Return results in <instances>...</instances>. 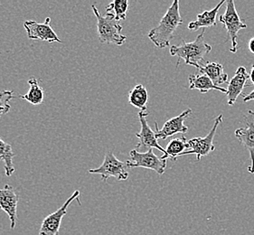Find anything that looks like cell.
Wrapping results in <instances>:
<instances>
[{
	"label": "cell",
	"instance_id": "1",
	"mask_svg": "<svg viewBox=\"0 0 254 235\" xmlns=\"http://www.w3.org/2000/svg\"><path fill=\"white\" fill-rule=\"evenodd\" d=\"M182 24L183 18L180 14L179 1L175 0L163 15L158 26L151 29L147 36L158 48H166L169 46L178 26Z\"/></svg>",
	"mask_w": 254,
	"mask_h": 235
},
{
	"label": "cell",
	"instance_id": "2",
	"mask_svg": "<svg viewBox=\"0 0 254 235\" xmlns=\"http://www.w3.org/2000/svg\"><path fill=\"white\" fill-rule=\"evenodd\" d=\"M212 50V46L204 42V31L199 35L193 42H186L182 40L179 46L170 47V55L178 57V65L180 59H183L186 64L196 67L197 69L204 63V57Z\"/></svg>",
	"mask_w": 254,
	"mask_h": 235
},
{
	"label": "cell",
	"instance_id": "3",
	"mask_svg": "<svg viewBox=\"0 0 254 235\" xmlns=\"http://www.w3.org/2000/svg\"><path fill=\"white\" fill-rule=\"evenodd\" d=\"M92 12L97 19V33L102 44L122 46L127 36L122 35V26L112 14L101 15L96 5H92Z\"/></svg>",
	"mask_w": 254,
	"mask_h": 235
},
{
	"label": "cell",
	"instance_id": "4",
	"mask_svg": "<svg viewBox=\"0 0 254 235\" xmlns=\"http://www.w3.org/2000/svg\"><path fill=\"white\" fill-rule=\"evenodd\" d=\"M219 22L224 25L226 28L227 36L232 45L230 51L235 54L238 50V33L240 30L247 28V25L241 19L234 1L228 0L226 2V8L224 14L219 16Z\"/></svg>",
	"mask_w": 254,
	"mask_h": 235
},
{
	"label": "cell",
	"instance_id": "5",
	"mask_svg": "<svg viewBox=\"0 0 254 235\" xmlns=\"http://www.w3.org/2000/svg\"><path fill=\"white\" fill-rule=\"evenodd\" d=\"M223 123V114H220L217 118L214 119V126L210 132L203 138H191L188 141V149L182 154L178 156V158L183 157L186 155H195L196 156V161H200L202 157L208 156L211 152L214 151L215 147L214 145V138L219 125Z\"/></svg>",
	"mask_w": 254,
	"mask_h": 235
},
{
	"label": "cell",
	"instance_id": "6",
	"mask_svg": "<svg viewBox=\"0 0 254 235\" xmlns=\"http://www.w3.org/2000/svg\"><path fill=\"white\" fill-rule=\"evenodd\" d=\"M127 162H122L116 158L112 151H109L104 157L103 163L97 169H90V174L100 175L103 182L110 177H115L119 181H126L128 178Z\"/></svg>",
	"mask_w": 254,
	"mask_h": 235
},
{
	"label": "cell",
	"instance_id": "7",
	"mask_svg": "<svg viewBox=\"0 0 254 235\" xmlns=\"http://www.w3.org/2000/svg\"><path fill=\"white\" fill-rule=\"evenodd\" d=\"M130 160L126 161L128 169L142 168L151 169L158 175H163L167 169V160H163L154 153L153 149H149L147 152L141 153L136 149H132L129 152Z\"/></svg>",
	"mask_w": 254,
	"mask_h": 235
},
{
	"label": "cell",
	"instance_id": "8",
	"mask_svg": "<svg viewBox=\"0 0 254 235\" xmlns=\"http://www.w3.org/2000/svg\"><path fill=\"white\" fill-rule=\"evenodd\" d=\"M79 197H80V191L76 190L73 192V194H71V196L67 199L66 202L62 205L59 209H57L56 212L47 215L42 222L40 230H39V235H59L62 221H63V218L66 215L67 209H68L69 205H71L74 200H77L78 204L81 205Z\"/></svg>",
	"mask_w": 254,
	"mask_h": 235
},
{
	"label": "cell",
	"instance_id": "9",
	"mask_svg": "<svg viewBox=\"0 0 254 235\" xmlns=\"http://www.w3.org/2000/svg\"><path fill=\"white\" fill-rule=\"evenodd\" d=\"M149 113L147 112H139L137 116L140 122V132L136 134L138 138V143L136 146V150L141 153L147 152L149 149L157 148L159 151L165 153V148H162L158 142L156 132L147 124V116Z\"/></svg>",
	"mask_w": 254,
	"mask_h": 235
},
{
	"label": "cell",
	"instance_id": "10",
	"mask_svg": "<svg viewBox=\"0 0 254 235\" xmlns=\"http://www.w3.org/2000/svg\"><path fill=\"white\" fill-rule=\"evenodd\" d=\"M246 127L237 128L235 130V137L238 138L241 145H243L250 153L251 165L248 167L250 174H254V112L249 110L244 115Z\"/></svg>",
	"mask_w": 254,
	"mask_h": 235
},
{
	"label": "cell",
	"instance_id": "11",
	"mask_svg": "<svg viewBox=\"0 0 254 235\" xmlns=\"http://www.w3.org/2000/svg\"><path fill=\"white\" fill-rule=\"evenodd\" d=\"M51 18L46 17L44 23H37L36 21L28 20L24 23L28 38L31 40L48 42V43H62L59 36L56 35L51 25Z\"/></svg>",
	"mask_w": 254,
	"mask_h": 235
},
{
	"label": "cell",
	"instance_id": "12",
	"mask_svg": "<svg viewBox=\"0 0 254 235\" xmlns=\"http://www.w3.org/2000/svg\"><path fill=\"white\" fill-rule=\"evenodd\" d=\"M191 109H187L185 112L179 114L177 117L172 118L166 121L162 128H158V122H155L156 136L158 139L166 140L167 138L172 137L176 134H186L188 133V128L185 125V120L192 114Z\"/></svg>",
	"mask_w": 254,
	"mask_h": 235
},
{
	"label": "cell",
	"instance_id": "13",
	"mask_svg": "<svg viewBox=\"0 0 254 235\" xmlns=\"http://www.w3.org/2000/svg\"><path fill=\"white\" fill-rule=\"evenodd\" d=\"M19 196L15 193V190L9 184H5L3 188H0V210L4 211L10 220V228L15 229L17 221V205Z\"/></svg>",
	"mask_w": 254,
	"mask_h": 235
},
{
	"label": "cell",
	"instance_id": "14",
	"mask_svg": "<svg viewBox=\"0 0 254 235\" xmlns=\"http://www.w3.org/2000/svg\"><path fill=\"white\" fill-rule=\"evenodd\" d=\"M250 80V75L246 68L244 66H240L232 80L228 82L227 88V99H228L229 105H234L237 99L243 94L244 89L248 86V82Z\"/></svg>",
	"mask_w": 254,
	"mask_h": 235
},
{
	"label": "cell",
	"instance_id": "15",
	"mask_svg": "<svg viewBox=\"0 0 254 235\" xmlns=\"http://www.w3.org/2000/svg\"><path fill=\"white\" fill-rule=\"evenodd\" d=\"M225 1L223 0L218 3L212 10L203 11V13L197 15L196 20L192 21L188 24V29L191 31H197L200 28H207L216 26V17L219 10L224 5Z\"/></svg>",
	"mask_w": 254,
	"mask_h": 235
},
{
	"label": "cell",
	"instance_id": "16",
	"mask_svg": "<svg viewBox=\"0 0 254 235\" xmlns=\"http://www.w3.org/2000/svg\"><path fill=\"white\" fill-rule=\"evenodd\" d=\"M199 72L205 74L216 86L228 83V74L224 72V66L215 61H207L198 69Z\"/></svg>",
	"mask_w": 254,
	"mask_h": 235
},
{
	"label": "cell",
	"instance_id": "17",
	"mask_svg": "<svg viewBox=\"0 0 254 235\" xmlns=\"http://www.w3.org/2000/svg\"><path fill=\"white\" fill-rule=\"evenodd\" d=\"M188 81H189V88L191 90H198L199 92L203 94H205L209 91H212V90L219 91L223 93L227 92L226 89L216 86L214 82L209 79L208 77L201 72L189 75Z\"/></svg>",
	"mask_w": 254,
	"mask_h": 235
},
{
	"label": "cell",
	"instance_id": "18",
	"mask_svg": "<svg viewBox=\"0 0 254 235\" xmlns=\"http://www.w3.org/2000/svg\"><path fill=\"white\" fill-rule=\"evenodd\" d=\"M29 91L26 92L25 95L19 96L18 99L26 100V102L33 104V105H40L44 103L45 100V91L40 86V81L36 77H31L28 80Z\"/></svg>",
	"mask_w": 254,
	"mask_h": 235
},
{
	"label": "cell",
	"instance_id": "19",
	"mask_svg": "<svg viewBox=\"0 0 254 235\" xmlns=\"http://www.w3.org/2000/svg\"><path fill=\"white\" fill-rule=\"evenodd\" d=\"M149 99L148 92L142 84H137L128 93V103L140 112H147V104Z\"/></svg>",
	"mask_w": 254,
	"mask_h": 235
},
{
	"label": "cell",
	"instance_id": "20",
	"mask_svg": "<svg viewBox=\"0 0 254 235\" xmlns=\"http://www.w3.org/2000/svg\"><path fill=\"white\" fill-rule=\"evenodd\" d=\"M187 148L188 141L184 136L180 138H174L168 144L167 148H165V153L163 154L161 159L167 160L171 159L173 161H176L178 159V156L185 152Z\"/></svg>",
	"mask_w": 254,
	"mask_h": 235
},
{
	"label": "cell",
	"instance_id": "21",
	"mask_svg": "<svg viewBox=\"0 0 254 235\" xmlns=\"http://www.w3.org/2000/svg\"><path fill=\"white\" fill-rule=\"evenodd\" d=\"M15 157V153L10 144L5 143V141L0 138V160L4 161L5 163V173L7 176H11L15 172V167L13 159Z\"/></svg>",
	"mask_w": 254,
	"mask_h": 235
},
{
	"label": "cell",
	"instance_id": "22",
	"mask_svg": "<svg viewBox=\"0 0 254 235\" xmlns=\"http://www.w3.org/2000/svg\"><path fill=\"white\" fill-rule=\"evenodd\" d=\"M127 0H114L106 7L108 14H112L117 21L125 20L128 10Z\"/></svg>",
	"mask_w": 254,
	"mask_h": 235
},
{
	"label": "cell",
	"instance_id": "23",
	"mask_svg": "<svg viewBox=\"0 0 254 235\" xmlns=\"http://www.w3.org/2000/svg\"><path fill=\"white\" fill-rule=\"evenodd\" d=\"M13 91H0V118L6 113H9L11 106L10 103L12 99H15Z\"/></svg>",
	"mask_w": 254,
	"mask_h": 235
},
{
	"label": "cell",
	"instance_id": "24",
	"mask_svg": "<svg viewBox=\"0 0 254 235\" xmlns=\"http://www.w3.org/2000/svg\"><path fill=\"white\" fill-rule=\"evenodd\" d=\"M254 101V90L252 92H250L249 94L244 95V103H248V102H252Z\"/></svg>",
	"mask_w": 254,
	"mask_h": 235
},
{
	"label": "cell",
	"instance_id": "25",
	"mask_svg": "<svg viewBox=\"0 0 254 235\" xmlns=\"http://www.w3.org/2000/svg\"><path fill=\"white\" fill-rule=\"evenodd\" d=\"M248 49L252 54L254 55V36L253 38H251L248 42Z\"/></svg>",
	"mask_w": 254,
	"mask_h": 235
},
{
	"label": "cell",
	"instance_id": "26",
	"mask_svg": "<svg viewBox=\"0 0 254 235\" xmlns=\"http://www.w3.org/2000/svg\"><path fill=\"white\" fill-rule=\"evenodd\" d=\"M249 75L250 81H251V82L254 85V64L253 65V67H252V71L250 72Z\"/></svg>",
	"mask_w": 254,
	"mask_h": 235
}]
</instances>
